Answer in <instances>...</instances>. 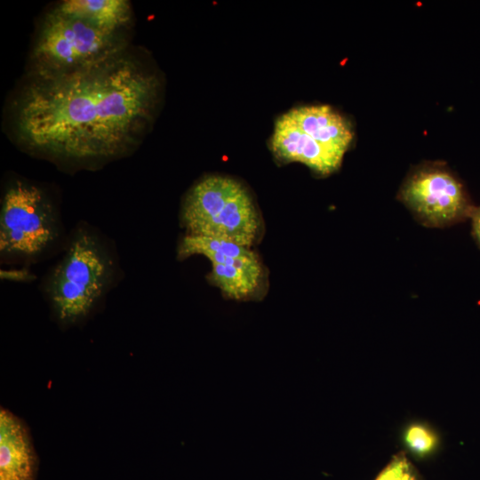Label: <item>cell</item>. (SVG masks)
I'll list each match as a JSON object with an SVG mask.
<instances>
[{"mask_svg":"<svg viewBox=\"0 0 480 480\" xmlns=\"http://www.w3.org/2000/svg\"><path fill=\"white\" fill-rule=\"evenodd\" d=\"M158 92L156 76L120 53L84 68L39 76L19 100L17 132L28 148L54 156H117L145 131Z\"/></svg>","mask_w":480,"mask_h":480,"instance_id":"6da1fadb","label":"cell"},{"mask_svg":"<svg viewBox=\"0 0 480 480\" xmlns=\"http://www.w3.org/2000/svg\"><path fill=\"white\" fill-rule=\"evenodd\" d=\"M181 222L189 236L250 247L260 232L261 218L246 188L222 175H208L186 195Z\"/></svg>","mask_w":480,"mask_h":480,"instance_id":"7a4b0ae2","label":"cell"},{"mask_svg":"<svg viewBox=\"0 0 480 480\" xmlns=\"http://www.w3.org/2000/svg\"><path fill=\"white\" fill-rule=\"evenodd\" d=\"M110 260L93 234L80 229L74 235L47 284L59 319L72 323L90 312L110 281Z\"/></svg>","mask_w":480,"mask_h":480,"instance_id":"3957f363","label":"cell"},{"mask_svg":"<svg viewBox=\"0 0 480 480\" xmlns=\"http://www.w3.org/2000/svg\"><path fill=\"white\" fill-rule=\"evenodd\" d=\"M117 34L101 31L56 9L43 23L34 49L39 76L70 72L119 54Z\"/></svg>","mask_w":480,"mask_h":480,"instance_id":"277c9868","label":"cell"},{"mask_svg":"<svg viewBox=\"0 0 480 480\" xmlns=\"http://www.w3.org/2000/svg\"><path fill=\"white\" fill-rule=\"evenodd\" d=\"M55 212L37 187L15 181L5 190L0 214L2 254L33 257L47 250L56 240Z\"/></svg>","mask_w":480,"mask_h":480,"instance_id":"5b68a950","label":"cell"},{"mask_svg":"<svg viewBox=\"0 0 480 480\" xmlns=\"http://www.w3.org/2000/svg\"><path fill=\"white\" fill-rule=\"evenodd\" d=\"M200 254L212 264L209 281L227 298L244 300L260 287L264 269L259 256L250 247L237 244L185 235L178 246V256L186 259Z\"/></svg>","mask_w":480,"mask_h":480,"instance_id":"8992f818","label":"cell"},{"mask_svg":"<svg viewBox=\"0 0 480 480\" xmlns=\"http://www.w3.org/2000/svg\"><path fill=\"white\" fill-rule=\"evenodd\" d=\"M398 196L428 227L448 226L471 212L461 184L440 164L424 165L413 171Z\"/></svg>","mask_w":480,"mask_h":480,"instance_id":"52a82bcc","label":"cell"},{"mask_svg":"<svg viewBox=\"0 0 480 480\" xmlns=\"http://www.w3.org/2000/svg\"><path fill=\"white\" fill-rule=\"evenodd\" d=\"M270 148L278 159L300 162L322 175L336 171L342 161L300 130L285 113L276 120Z\"/></svg>","mask_w":480,"mask_h":480,"instance_id":"ba28073f","label":"cell"},{"mask_svg":"<svg viewBox=\"0 0 480 480\" xmlns=\"http://www.w3.org/2000/svg\"><path fill=\"white\" fill-rule=\"evenodd\" d=\"M305 133L343 158L354 133L348 121L329 105L300 106L285 112Z\"/></svg>","mask_w":480,"mask_h":480,"instance_id":"9c48e42d","label":"cell"},{"mask_svg":"<svg viewBox=\"0 0 480 480\" xmlns=\"http://www.w3.org/2000/svg\"><path fill=\"white\" fill-rule=\"evenodd\" d=\"M36 460L22 421L0 409V480H34Z\"/></svg>","mask_w":480,"mask_h":480,"instance_id":"30bf717a","label":"cell"},{"mask_svg":"<svg viewBox=\"0 0 480 480\" xmlns=\"http://www.w3.org/2000/svg\"><path fill=\"white\" fill-rule=\"evenodd\" d=\"M55 9L112 34H117L129 21L132 12L130 3L125 0H66Z\"/></svg>","mask_w":480,"mask_h":480,"instance_id":"8fae6325","label":"cell"},{"mask_svg":"<svg viewBox=\"0 0 480 480\" xmlns=\"http://www.w3.org/2000/svg\"><path fill=\"white\" fill-rule=\"evenodd\" d=\"M404 443L413 453L425 455L436 447V437L427 427L412 425L404 433Z\"/></svg>","mask_w":480,"mask_h":480,"instance_id":"7c38bea8","label":"cell"},{"mask_svg":"<svg viewBox=\"0 0 480 480\" xmlns=\"http://www.w3.org/2000/svg\"><path fill=\"white\" fill-rule=\"evenodd\" d=\"M376 480H417L408 460L396 457L378 476Z\"/></svg>","mask_w":480,"mask_h":480,"instance_id":"4fadbf2b","label":"cell"},{"mask_svg":"<svg viewBox=\"0 0 480 480\" xmlns=\"http://www.w3.org/2000/svg\"><path fill=\"white\" fill-rule=\"evenodd\" d=\"M473 233L480 244V207L472 212Z\"/></svg>","mask_w":480,"mask_h":480,"instance_id":"5bb4252c","label":"cell"}]
</instances>
